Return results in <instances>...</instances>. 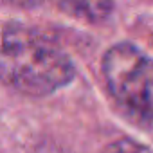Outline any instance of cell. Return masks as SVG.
I'll return each instance as SVG.
<instances>
[{
	"mask_svg": "<svg viewBox=\"0 0 153 153\" xmlns=\"http://www.w3.org/2000/svg\"><path fill=\"white\" fill-rule=\"evenodd\" d=\"M101 153H153V151L142 142H137L130 137H123V139L110 142Z\"/></svg>",
	"mask_w": 153,
	"mask_h": 153,
	"instance_id": "277c9868",
	"label": "cell"
},
{
	"mask_svg": "<svg viewBox=\"0 0 153 153\" xmlns=\"http://www.w3.org/2000/svg\"><path fill=\"white\" fill-rule=\"evenodd\" d=\"M76 78L72 58L47 34L24 24H7L0 34V79L13 90L51 96Z\"/></svg>",
	"mask_w": 153,
	"mask_h": 153,
	"instance_id": "6da1fadb",
	"label": "cell"
},
{
	"mask_svg": "<svg viewBox=\"0 0 153 153\" xmlns=\"http://www.w3.org/2000/svg\"><path fill=\"white\" fill-rule=\"evenodd\" d=\"M7 4L16 6V7H24V9H33V7H40L43 4H47V0H6Z\"/></svg>",
	"mask_w": 153,
	"mask_h": 153,
	"instance_id": "5b68a950",
	"label": "cell"
},
{
	"mask_svg": "<svg viewBox=\"0 0 153 153\" xmlns=\"http://www.w3.org/2000/svg\"><path fill=\"white\" fill-rule=\"evenodd\" d=\"M101 72L112 99L135 121L153 124V58L119 42L103 54Z\"/></svg>",
	"mask_w": 153,
	"mask_h": 153,
	"instance_id": "7a4b0ae2",
	"label": "cell"
},
{
	"mask_svg": "<svg viewBox=\"0 0 153 153\" xmlns=\"http://www.w3.org/2000/svg\"><path fill=\"white\" fill-rule=\"evenodd\" d=\"M58 11L83 20L87 24H101L114 13V0H47Z\"/></svg>",
	"mask_w": 153,
	"mask_h": 153,
	"instance_id": "3957f363",
	"label": "cell"
}]
</instances>
